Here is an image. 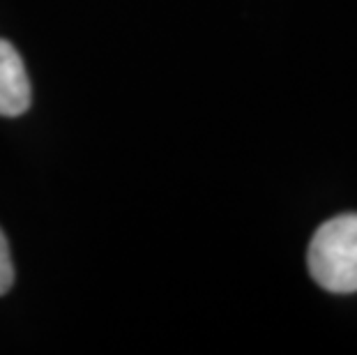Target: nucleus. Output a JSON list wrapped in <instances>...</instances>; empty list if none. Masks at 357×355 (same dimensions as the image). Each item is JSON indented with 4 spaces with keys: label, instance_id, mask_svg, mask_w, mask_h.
I'll list each match as a JSON object with an SVG mask.
<instances>
[{
    "label": "nucleus",
    "instance_id": "1",
    "mask_svg": "<svg viewBox=\"0 0 357 355\" xmlns=\"http://www.w3.org/2000/svg\"><path fill=\"white\" fill-rule=\"evenodd\" d=\"M311 279L330 293H357V213L321 224L307 249Z\"/></svg>",
    "mask_w": 357,
    "mask_h": 355
},
{
    "label": "nucleus",
    "instance_id": "2",
    "mask_svg": "<svg viewBox=\"0 0 357 355\" xmlns=\"http://www.w3.org/2000/svg\"><path fill=\"white\" fill-rule=\"evenodd\" d=\"M33 100L30 79L19 51L0 37V116L14 118L26 113Z\"/></svg>",
    "mask_w": 357,
    "mask_h": 355
},
{
    "label": "nucleus",
    "instance_id": "3",
    "mask_svg": "<svg viewBox=\"0 0 357 355\" xmlns=\"http://www.w3.org/2000/svg\"><path fill=\"white\" fill-rule=\"evenodd\" d=\"M12 282H14V266H12L10 245H7L5 233L0 231V296H5L12 289Z\"/></svg>",
    "mask_w": 357,
    "mask_h": 355
}]
</instances>
